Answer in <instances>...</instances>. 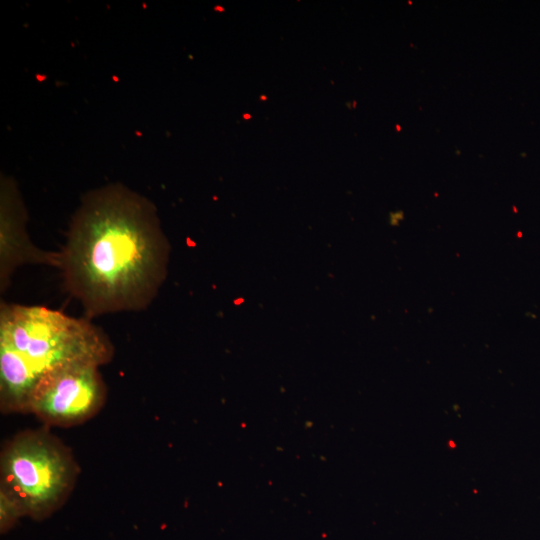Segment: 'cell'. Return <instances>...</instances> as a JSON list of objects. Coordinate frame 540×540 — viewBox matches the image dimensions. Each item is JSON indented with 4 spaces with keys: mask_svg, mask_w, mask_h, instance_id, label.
Instances as JSON below:
<instances>
[{
    "mask_svg": "<svg viewBox=\"0 0 540 540\" xmlns=\"http://www.w3.org/2000/svg\"><path fill=\"white\" fill-rule=\"evenodd\" d=\"M58 253L64 288L91 320L146 309L165 279L168 243L154 204L109 184L82 198Z\"/></svg>",
    "mask_w": 540,
    "mask_h": 540,
    "instance_id": "obj_1",
    "label": "cell"
},
{
    "mask_svg": "<svg viewBox=\"0 0 540 540\" xmlns=\"http://www.w3.org/2000/svg\"><path fill=\"white\" fill-rule=\"evenodd\" d=\"M114 347L90 319L43 306L0 305V408L26 413L32 391L50 370L71 362L108 363Z\"/></svg>",
    "mask_w": 540,
    "mask_h": 540,
    "instance_id": "obj_2",
    "label": "cell"
},
{
    "mask_svg": "<svg viewBox=\"0 0 540 540\" xmlns=\"http://www.w3.org/2000/svg\"><path fill=\"white\" fill-rule=\"evenodd\" d=\"M0 484L21 502L26 515L40 520L71 493L79 467L57 437L41 428L17 433L1 452Z\"/></svg>",
    "mask_w": 540,
    "mask_h": 540,
    "instance_id": "obj_3",
    "label": "cell"
},
{
    "mask_svg": "<svg viewBox=\"0 0 540 540\" xmlns=\"http://www.w3.org/2000/svg\"><path fill=\"white\" fill-rule=\"evenodd\" d=\"M99 367L90 362H71L45 373L32 391L27 413L49 426L71 427L86 422L106 400Z\"/></svg>",
    "mask_w": 540,
    "mask_h": 540,
    "instance_id": "obj_4",
    "label": "cell"
},
{
    "mask_svg": "<svg viewBox=\"0 0 540 540\" xmlns=\"http://www.w3.org/2000/svg\"><path fill=\"white\" fill-rule=\"evenodd\" d=\"M27 212L16 183L7 176L0 182V292L9 287L17 267L43 264L58 268L59 253L35 246L26 231Z\"/></svg>",
    "mask_w": 540,
    "mask_h": 540,
    "instance_id": "obj_5",
    "label": "cell"
},
{
    "mask_svg": "<svg viewBox=\"0 0 540 540\" xmlns=\"http://www.w3.org/2000/svg\"><path fill=\"white\" fill-rule=\"evenodd\" d=\"M24 515L26 513L19 499L0 484V526L2 532L11 528Z\"/></svg>",
    "mask_w": 540,
    "mask_h": 540,
    "instance_id": "obj_6",
    "label": "cell"
}]
</instances>
